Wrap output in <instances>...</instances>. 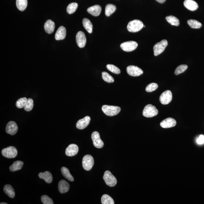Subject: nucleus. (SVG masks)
<instances>
[{
	"label": "nucleus",
	"mask_w": 204,
	"mask_h": 204,
	"mask_svg": "<svg viewBox=\"0 0 204 204\" xmlns=\"http://www.w3.org/2000/svg\"><path fill=\"white\" fill-rule=\"evenodd\" d=\"M102 110L107 116H112L119 113L121 108L118 106L105 105L102 106Z\"/></svg>",
	"instance_id": "f257e3e1"
},
{
	"label": "nucleus",
	"mask_w": 204,
	"mask_h": 204,
	"mask_svg": "<svg viewBox=\"0 0 204 204\" xmlns=\"http://www.w3.org/2000/svg\"><path fill=\"white\" fill-rule=\"evenodd\" d=\"M144 25L142 21L139 20H134L129 22L127 26V29L129 32H138L143 27Z\"/></svg>",
	"instance_id": "f03ea898"
},
{
	"label": "nucleus",
	"mask_w": 204,
	"mask_h": 204,
	"mask_svg": "<svg viewBox=\"0 0 204 204\" xmlns=\"http://www.w3.org/2000/svg\"><path fill=\"white\" fill-rule=\"evenodd\" d=\"M158 111L156 107L152 105H146L144 108L142 115L147 118H152L158 115Z\"/></svg>",
	"instance_id": "7ed1b4c3"
},
{
	"label": "nucleus",
	"mask_w": 204,
	"mask_h": 204,
	"mask_svg": "<svg viewBox=\"0 0 204 204\" xmlns=\"http://www.w3.org/2000/svg\"><path fill=\"white\" fill-rule=\"evenodd\" d=\"M168 45V41L165 39L162 40L160 42L155 44L153 48L154 55L155 56H157L162 53Z\"/></svg>",
	"instance_id": "20e7f679"
},
{
	"label": "nucleus",
	"mask_w": 204,
	"mask_h": 204,
	"mask_svg": "<svg viewBox=\"0 0 204 204\" xmlns=\"http://www.w3.org/2000/svg\"><path fill=\"white\" fill-rule=\"evenodd\" d=\"M103 179L106 185L111 187L115 186L117 182L116 178L109 171H107L105 172Z\"/></svg>",
	"instance_id": "39448f33"
},
{
	"label": "nucleus",
	"mask_w": 204,
	"mask_h": 204,
	"mask_svg": "<svg viewBox=\"0 0 204 204\" xmlns=\"http://www.w3.org/2000/svg\"><path fill=\"white\" fill-rule=\"evenodd\" d=\"M94 163V159L91 155H87L83 158L82 166L85 170H91L93 166Z\"/></svg>",
	"instance_id": "423d86ee"
},
{
	"label": "nucleus",
	"mask_w": 204,
	"mask_h": 204,
	"mask_svg": "<svg viewBox=\"0 0 204 204\" xmlns=\"http://www.w3.org/2000/svg\"><path fill=\"white\" fill-rule=\"evenodd\" d=\"M2 154L6 158H15L18 154V151L15 147L10 146L2 149Z\"/></svg>",
	"instance_id": "0eeeda50"
},
{
	"label": "nucleus",
	"mask_w": 204,
	"mask_h": 204,
	"mask_svg": "<svg viewBox=\"0 0 204 204\" xmlns=\"http://www.w3.org/2000/svg\"><path fill=\"white\" fill-rule=\"evenodd\" d=\"M138 44L135 41H129L122 43L121 44V48L126 52H131L134 50L137 47Z\"/></svg>",
	"instance_id": "6e6552de"
},
{
	"label": "nucleus",
	"mask_w": 204,
	"mask_h": 204,
	"mask_svg": "<svg viewBox=\"0 0 204 204\" xmlns=\"http://www.w3.org/2000/svg\"><path fill=\"white\" fill-rule=\"evenodd\" d=\"M172 93L170 91H165L161 94L159 97V101L162 105H167L169 104L172 101Z\"/></svg>",
	"instance_id": "1a4fd4ad"
},
{
	"label": "nucleus",
	"mask_w": 204,
	"mask_h": 204,
	"mask_svg": "<svg viewBox=\"0 0 204 204\" xmlns=\"http://www.w3.org/2000/svg\"><path fill=\"white\" fill-rule=\"evenodd\" d=\"M92 139L94 146L97 148H102L103 147L104 143L101 139L100 135L98 132L95 131L92 133Z\"/></svg>",
	"instance_id": "9d476101"
},
{
	"label": "nucleus",
	"mask_w": 204,
	"mask_h": 204,
	"mask_svg": "<svg viewBox=\"0 0 204 204\" xmlns=\"http://www.w3.org/2000/svg\"><path fill=\"white\" fill-rule=\"evenodd\" d=\"M127 72L129 75L132 76H138L142 75L143 73V71L138 67L130 65L127 68Z\"/></svg>",
	"instance_id": "9b49d317"
},
{
	"label": "nucleus",
	"mask_w": 204,
	"mask_h": 204,
	"mask_svg": "<svg viewBox=\"0 0 204 204\" xmlns=\"http://www.w3.org/2000/svg\"><path fill=\"white\" fill-rule=\"evenodd\" d=\"M76 43L79 47H84L86 44L87 39L85 33L82 31H79L77 33L76 37Z\"/></svg>",
	"instance_id": "f8f14e48"
},
{
	"label": "nucleus",
	"mask_w": 204,
	"mask_h": 204,
	"mask_svg": "<svg viewBox=\"0 0 204 204\" xmlns=\"http://www.w3.org/2000/svg\"><path fill=\"white\" fill-rule=\"evenodd\" d=\"M18 126L16 123L13 121H11L7 124L6 132L9 134L14 135L18 132Z\"/></svg>",
	"instance_id": "ddd939ff"
},
{
	"label": "nucleus",
	"mask_w": 204,
	"mask_h": 204,
	"mask_svg": "<svg viewBox=\"0 0 204 204\" xmlns=\"http://www.w3.org/2000/svg\"><path fill=\"white\" fill-rule=\"evenodd\" d=\"M79 148L77 145L75 144H71L68 145L65 150V154L67 156L73 157L78 154Z\"/></svg>",
	"instance_id": "4468645a"
},
{
	"label": "nucleus",
	"mask_w": 204,
	"mask_h": 204,
	"mask_svg": "<svg viewBox=\"0 0 204 204\" xmlns=\"http://www.w3.org/2000/svg\"><path fill=\"white\" fill-rule=\"evenodd\" d=\"M91 119L89 116H85L82 119H79L76 124L77 128L80 130L85 129L89 125Z\"/></svg>",
	"instance_id": "2eb2a0df"
},
{
	"label": "nucleus",
	"mask_w": 204,
	"mask_h": 204,
	"mask_svg": "<svg viewBox=\"0 0 204 204\" xmlns=\"http://www.w3.org/2000/svg\"><path fill=\"white\" fill-rule=\"evenodd\" d=\"M176 124V121L174 118H168L161 122L160 126L163 128H169L175 126Z\"/></svg>",
	"instance_id": "dca6fc26"
},
{
	"label": "nucleus",
	"mask_w": 204,
	"mask_h": 204,
	"mask_svg": "<svg viewBox=\"0 0 204 204\" xmlns=\"http://www.w3.org/2000/svg\"><path fill=\"white\" fill-rule=\"evenodd\" d=\"M184 5L189 10H196L199 8L197 3L193 0H185L184 2Z\"/></svg>",
	"instance_id": "f3484780"
},
{
	"label": "nucleus",
	"mask_w": 204,
	"mask_h": 204,
	"mask_svg": "<svg viewBox=\"0 0 204 204\" xmlns=\"http://www.w3.org/2000/svg\"><path fill=\"white\" fill-rule=\"evenodd\" d=\"M66 35V30L63 26L60 27L55 34V38L56 40H61L65 39Z\"/></svg>",
	"instance_id": "a211bd4d"
},
{
	"label": "nucleus",
	"mask_w": 204,
	"mask_h": 204,
	"mask_svg": "<svg viewBox=\"0 0 204 204\" xmlns=\"http://www.w3.org/2000/svg\"><path fill=\"white\" fill-rule=\"evenodd\" d=\"M58 190L61 194L66 193L69 191L70 185L68 182L65 180H61L58 184Z\"/></svg>",
	"instance_id": "6ab92c4d"
},
{
	"label": "nucleus",
	"mask_w": 204,
	"mask_h": 204,
	"mask_svg": "<svg viewBox=\"0 0 204 204\" xmlns=\"http://www.w3.org/2000/svg\"><path fill=\"white\" fill-rule=\"evenodd\" d=\"M88 13L94 16H98L100 15L101 11V7L99 5H95L90 7L87 10Z\"/></svg>",
	"instance_id": "aec40b11"
},
{
	"label": "nucleus",
	"mask_w": 204,
	"mask_h": 204,
	"mask_svg": "<svg viewBox=\"0 0 204 204\" xmlns=\"http://www.w3.org/2000/svg\"><path fill=\"white\" fill-rule=\"evenodd\" d=\"M44 29L45 32L48 34L53 33L55 28V24L51 20H48L44 24Z\"/></svg>",
	"instance_id": "412c9836"
},
{
	"label": "nucleus",
	"mask_w": 204,
	"mask_h": 204,
	"mask_svg": "<svg viewBox=\"0 0 204 204\" xmlns=\"http://www.w3.org/2000/svg\"><path fill=\"white\" fill-rule=\"evenodd\" d=\"M39 177L41 179H43L47 183H50L53 181L52 174L48 171H45L44 173L41 172L39 174Z\"/></svg>",
	"instance_id": "4be33fe9"
},
{
	"label": "nucleus",
	"mask_w": 204,
	"mask_h": 204,
	"mask_svg": "<svg viewBox=\"0 0 204 204\" xmlns=\"http://www.w3.org/2000/svg\"><path fill=\"white\" fill-rule=\"evenodd\" d=\"M4 191L6 194L8 195L11 198L15 197V191L13 188L10 185H5L4 187Z\"/></svg>",
	"instance_id": "5701e85b"
},
{
	"label": "nucleus",
	"mask_w": 204,
	"mask_h": 204,
	"mask_svg": "<svg viewBox=\"0 0 204 204\" xmlns=\"http://www.w3.org/2000/svg\"><path fill=\"white\" fill-rule=\"evenodd\" d=\"M23 165L24 162L22 161H16L10 167V171L13 172L20 170L22 169Z\"/></svg>",
	"instance_id": "b1692460"
},
{
	"label": "nucleus",
	"mask_w": 204,
	"mask_h": 204,
	"mask_svg": "<svg viewBox=\"0 0 204 204\" xmlns=\"http://www.w3.org/2000/svg\"><path fill=\"white\" fill-rule=\"evenodd\" d=\"M82 24L84 28L88 33H92L93 31V25L90 20L87 18L83 19Z\"/></svg>",
	"instance_id": "393cba45"
},
{
	"label": "nucleus",
	"mask_w": 204,
	"mask_h": 204,
	"mask_svg": "<svg viewBox=\"0 0 204 204\" xmlns=\"http://www.w3.org/2000/svg\"><path fill=\"white\" fill-rule=\"evenodd\" d=\"M61 173L63 176L70 182H73L74 179L73 177L70 173V171L68 168L63 167L61 169Z\"/></svg>",
	"instance_id": "a878e982"
},
{
	"label": "nucleus",
	"mask_w": 204,
	"mask_h": 204,
	"mask_svg": "<svg viewBox=\"0 0 204 204\" xmlns=\"http://www.w3.org/2000/svg\"><path fill=\"white\" fill-rule=\"evenodd\" d=\"M27 4V0H16V1L17 7L21 11H23L26 9Z\"/></svg>",
	"instance_id": "bb28decb"
},
{
	"label": "nucleus",
	"mask_w": 204,
	"mask_h": 204,
	"mask_svg": "<svg viewBox=\"0 0 204 204\" xmlns=\"http://www.w3.org/2000/svg\"><path fill=\"white\" fill-rule=\"evenodd\" d=\"M116 9V6L112 4H108L105 8V15L107 16H109L114 12H115Z\"/></svg>",
	"instance_id": "cd10ccee"
},
{
	"label": "nucleus",
	"mask_w": 204,
	"mask_h": 204,
	"mask_svg": "<svg viewBox=\"0 0 204 204\" xmlns=\"http://www.w3.org/2000/svg\"><path fill=\"white\" fill-rule=\"evenodd\" d=\"M166 21L171 25L178 26L180 24L179 19L173 16H169L165 18Z\"/></svg>",
	"instance_id": "c85d7f7f"
},
{
	"label": "nucleus",
	"mask_w": 204,
	"mask_h": 204,
	"mask_svg": "<svg viewBox=\"0 0 204 204\" xmlns=\"http://www.w3.org/2000/svg\"><path fill=\"white\" fill-rule=\"evenodd\" d=\"M187 23L191 28L198 29L201 27L202 24L200 22L195 20L190 19L188 21Z\"/></svg>",
	"instance_id": "c756f323"
},
{
	"label": "nucleus",
	"mask_w": 204,
	"mask_h": 204,
	"mask_svg": "<svg viewBox=\"0 0 204 204\" xmlns=\"http://www.w3.org/2000/svg\"><path fill=\"white\" fill-rule=\"evenodd\" d=\"M101 203L102 204H114L113 200L111 197L107 194L102 195L101 199Z\"/></svg>",
	"instance_id": "7c9ffc66"
},
{
	"label": "nucleus",
	"mask_w": 204,
	"mask_h": 204,
	"mask_svg": "<svg viewBox=\"0 0 204 204\" xmlns=\"http://www.w3.org/2000/svg\"><path fill=\"white\" fill-rule=\"evenodd\" d=\"M78 7V4L76 3L73 2L70 4L67 7V12L69 14L73 13L77 9Z\"/></svg>",
	"instance_id": "2f4dec72"
},
{
	"label": "nucleus",
	"mask_w": 204,
	"mask_h": 204,
	"mask_svg": "<svg viewBox=\"0 0 204 204\" xmlns=\"http://www.w3.org/2000/svg\"><path fill=\"white\" fill-rule=\"evenodd\" d=\"M27 99L26 98L24 97L19 99L16 102V105L19 109H22L24 108L25 105H26Z\"/></svg>",
	"instance_id": "473e14b6"
},
{
	"label": "nucleus",
	"mask_w": 204,
	"mask_h": 204,
	"mask_svg": "<svg viewBox=\"0 0 204 204\" xmlns=\"http://www.w3.org/2000/svg\"><path fill=\"white\" fill-rule=\"evenodd\" d=\"M33 100L31 98H28L26 102L25 107H24V110L27 112H30L32 110L33 108Z\"/></svg>",
	"instance_id": "72a5a7b5"
},
{
	"label": "nucleus",
	"mask_w": 204,
	"mask_h": 204,
	"mask_svg": "<svg viewBox=\"0 0 204 204\" xmlns=\"http://www.w3.org/2000/svg\"><path fill=\"white\" fill-rule=\"evenodd\" d=\"M102 78L104 81L107 82L112 83L114 82V79L112 76L106 72H102Z\"/></svg>",
	"instance_id": "f704fd0d"
},
{
	"label": "nucleus",
	"mask_w": 204,
	"mask_h": 204,
	"mask_svg": "<svg viewBox=\"0 0 204 204\" xmlns=\"http://www.w3.org/2000/svg\"><path fill=\"white\" fill-rule=\"evenodd\" d=\"M106 68L109 71L115 74H119L121 73L120 70L113 65H107Z\"/></svg>",
	"instance_id": "c9c22d12"
},
{
	"label": "nucleus",
	"mask_w": 204,
	"mask_h": 204,
	"mask_svg": "<svg viewBox=\"0 0 204 204\" xmlns=\"http://www.w3.org/2000/svg\"><path fill=\"white\" fill-rule=\"evenodd\" d=\"M188 68L187 65H181L178 66L175 71V74L177 75L186 71Z\"/></svg>",
	"instance_id": "e433bc0d"
},
{
	"label": "nucleus",
	"mask_w": 204,
	"mask_h": 204,
	"mask_svg": "<svg viewBox=\"0 0 204 204\" xmlns=\"http://www.w3.org/2000/svg\"><path fill=\"white\" fill-rule=\"evenodd\" d=\"M158 88L157 84L155 83H152L149 84L145 88V91L148 92H151L156 90Z\"/></svg>",
	"instance_id": "4c0bfd02"
},
{
	"label": "nucleus",
	"mask_w": 204,
	"mask_h": 204,
	"mask_svg": "<svg viewBox=\"0 0 204 204\" xmlns=\"http://www.w3.org/2000/svg\"><path fill=\"white\" fill-rule=\"evenodd\" d=\"M41 201L44 204H53L54 203L52 199L46 195H42L41 198Z\"/></svg>",
	"instance_id": "58836bf2"
},
{
	"label": "nucleus",
	"mask_w": 204,
	"mask_h": 204,
	"mask_svg": "<svg viewBox=\"0 0 204 204\" xmlns=\"http://www.w3.org/2000/svg\"><path fill=\"white\" fill-rule=\"evenodd\" d=\"M197 142L199 145H202L204 143V136L200 135L197 140Z\"/></svg>",
	"instance_id": "ea45409f"
},
{
	"label": "nucleus",
	"mask_w": 204,
	"mask_h": 204,
	"mask_svg": "<svg viewBox=\"0 0 204 204\" xmlns=\"http://www.w3.org/2000/svg\"><path fill=\"white\" fill-rule=\"evenodd\" d=\"M156 1L162 4L165 2V0H156Z\"/></svg>",
	"instance_id": "a19ab883"
},
{
	"label": "nucleus",
	"mask_w": 204,
	"mask_h": 204,
	"mask_svg": "<svg viewBox=\"0 0 204 204\" xmlns=\"http://www.w3.org/2000/svg\"><path fill=\"white\" fill-rule=\"evenodd\" d=\"M1 204H7V203H5L2 202L1 203Z\"/></svg>",
	"instance_id": "79ce46f5"
}]
</instances>
